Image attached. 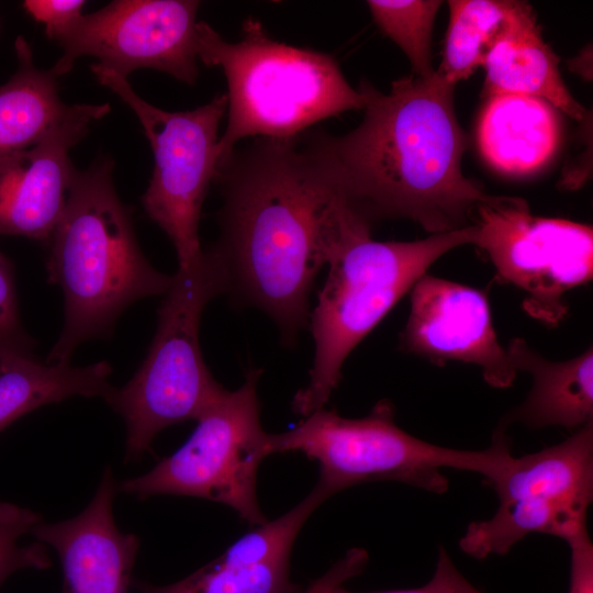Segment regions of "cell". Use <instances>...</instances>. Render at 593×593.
<instances>
[{
	"instance_id": "cell-1",
	"label": "cell",
	"mask_w": 593,
	"mask_h": 593,
	"mask_svg": "<svg viewBox=\"0 0 593 593\" xmlns=\"http://www.w3.org/2000/svg\"><path fill=\"white\" fill-rule=\"evenodd\" d=\"M457 85L435 74L391 83L389 92L363 80V118L350 132L300 135L324 184L362 223L406 219L429 235L473 225L490 200L462 174L467 136L458 122Z\"/></svg>"
},
{
	"instance_id": "cell-2",
	"label": "cell",
	"mask_w": 593,
	"mask_h": 593,
	"mask_svg": "<svg viewBox=\"0 0 593 593\" xmlns=\"http://www.w3.org/2000/svg\"><path fill=\"white\" fill-rule=\"evenodd\" d=\"M223 204L214 247L227 292L266 313L286 346L309 327L314 281L335 254L345 208L324 184L300 136L236 147L214 180Z\"/></svg>"
},
{
	"instance_id": "cell-3",
	"label": "cell",
	"mask_w": 593,
	"mask_h": 593,
	"mask_svg": "<svg viewBox=\"0 0 593 593\" xmlns=\"http://www.w3.org/2000/svg\"><path fill=\"white\" fill-rule=\"evenodd\" d=\"M113 166L101 156L75 169L47 242V280L61 289L65 305L63 329L46 358L51 363L70 362L81 343L109 336L127 306L164 295L174 281L144 256L131 211L114 187Z\"/></svg>"
},
{
	"instance_id": "cell-4",
	"label": "cell",
	"mask_w": 593,
	"mask_h": 593,
	"mask_svg": "<svg viewBox=\"0 0 593 593\" xmlns=\"http://www.w3.org/2000/svg\"><path fill=\"white\" fill-rule=\"evenodd\" d=\"M195 51L205 66L221 68L227 82L219 166L244 138L293 139L320 121L363 109V94L333 56L279 42L254 18L243 22L235 43L199 21Z\"/></svg>"
},
{
	"instance_id": "cell-5",
	"label": "cell",
	"mask_w": 593,
	"mask_h": 593,
	"mask_svg": "<svg viewBox=\"0 0 593 593\" xmlns=\"http://www.w3.org/2000/svg\"><path fill=\"white\" fill-rule=\"evenodd\" d=\"M474 238V225L414 242H378L369 230L349 232L327 265L310 312L313 363L307 385L293 396L292 411L305 417L324 409L357 345L437 259L456 247L473 245Z\"/></svg>"
},
{
	"instance_id": "cell-6",
	"label": "cell",
	"mask_w": 593,
	"mask_h": 593,
	"mask_svg": "<svg viewBox=\"0 0 593 593\" xmlns=\"http://www.w3.org/2000/svg\"><path fill=\"white\" fill-rule=\"evenodd\" d=\"M270 452L296 451L320 467L316 483L331 497L350 486L395 481L441 494L449 481L444 469L475 472L489 483L507 467L510 438L497 428L491 446L465 450L419 439L395 422L389 400H381L360 418H348L325 407L305 416L291 429L269 434Z\"/></svg>"
},
{
	"instance_id": "cell-7",
	"label": "cell",
	"mask_w": 593,
	"mask_h": 593,
	"mask_svg": "<svg viewBox=\"0 0 593 593\" xmlns=\"http://www.w3.org/2000/svg\"><path fill=\"white\" fill-rule=\"evenodd\" d=\"M227 289V269L214 246L178 268L144 361L105 400L125 422V461L141 458L163 429L197 419L226 390L203 359L199 329L208 303Z\"/></svg>"
},
{
	"instance_id": "cell-8",
	"label": "cell",
	"mask_w": 593,
	"mask_h": 593,
	"mask_svg": "<svg viewBox=\"0 0 593 593\" xmlns=\"http://www.w3.org/2000/svg\"><path fill=\"white\" fill-rule=\"evenodd\" d=\"M262 370L251 368L239 388L224 393L195 421L186 443L150 471L120 488L141 500L161 494L222 503L259 526L268 519L257 497V472L271 455L260 422L257 387Z\"/></svg>"
},
{
	"instance_id": "cell-9",
	"label": "cell",
	"mask_w": 593,
	"mask_h": 593,
	"mask_svg": "<svg viewBox=\"0 0 593 593\" xmlns=\"http://www.w3.org/2000/svg\"><path fill=\"white\" fill-rule=\"evenodd\" d=\"M98 82L112 90L138 119L149 142L154 169L142 205L171 240L179 268L203 253L199 237L202 205L219 167L220 123L226 94L192 110L167 111L141 98L126 78L93 63Z\"/></svg>"
},
{
	"instance_id": "cell-10",
	"label": "cell",
	"mask_w": 593,
	"mask_h": 593,
	"mask_svg": "<svg viewBox=\"0 0 593 593\" xmlns=\"http://www.w3.org/2000/svg\"><path fill=\"white\" fill-rule=\"evenodd\" d=\"M488 484L497 495L492 517L471 523L459 539L477 559L505 555L533 533L568 540L588 529L593 500V422L563 441L513 457Z\"/></svg>"
},
{
	"instance_id": "cell-11",
	"label": "cell",
	"mask_w": 593,
	"mask_h": 593,
	"mask_svg": "<svg viewBox=\"0 0 593 593\" xmlns=\"http://www.w3.org/2000/svg\"><path fill=\"white\" fill-rule=\"evenodd\" d=\"M473 225V245L490 259L500 280L525 293V312L558 325L568 313L566 294L592 280V226L534 215L526 200L504 195L480 203Z\"/></svg>"
},
{
	"instance_id": "cell-12",
	"label": "cell",
	"mask_w": 593,
	"mask_h": 593,
	"mask_svg": "<svg viewBox=\"0 0 593 593\" xmlns=\"http://www.w3.org/2000/svg\"><path fill=\"white\" fill-rule=\"evenodd\" d=\"M195 0H114L81 14L54 41L63 49L51 68L68 74L80 57L97 58L123 78L141 68L166 72L187 85L198 79Z\"/></svg>"
},
{
	"instance_id": "cell-13",
	"label": "cell",
	"mask_w": 593,
	"mask_h": 593,
	"mask_svg": "<svg viewBox=\"0 0 593 593\" xmlns=\"http://www.w3.org/2000/svg\"><path fill=\"white\" fill-rule=\"evenodd\" d=\"M410 292L401 350L437 366L448 361L478 366L494 388L513 384L518 373L497 339L484 291L425 273Z\"/></svg>"
},
{
	"instance_id": "cell-14",
	"label": "cell",
	"mask_w": 593,
	"mask_h": 593,
	"mask_svg": "<svg viewBox=\"0 0 593 593\" xmlns=\"http://www.w3.org/2000/svg\"><path fill=\"white\" fill-rule=\"evenodd\" d=\"M109 103H77L74 112L29 148L0 156V236L47 243L67 202L76 167L69 153Z\"/></svg>"
},
{
	"instance_id": "cell-15",
	"label": "cell",
	"mask_w": 593,
	"mask_h": 593,
	"mask_svg": "<svg viewBox=\"0 0 593 593\" xmlns=\"http://www.w3.org/2000/svg\"><path fill=\"white\" fill-rule=\"evenodd\" d=\"M118 492L110 467L88 506L69 519L32 529L35 538L52 546L63 568L61 593H130L139 538L122 533L113 517Z\"/></svg>"
},
{
	"instance_id": "cell-16",
	"label": "cell",
	"mask_w": 593,
	"mask_h": 593,
	"mask_svg": "<svg viewBox=\"0 0 593 593\" xmlns=\"http://www.w3.org/2000/svg\"><path fill=\"white\" fill-rule=\"evenodd\" d=\"M516 372L533 378L526 400L508 411L499 428L513 423L533 429L550 426L578 430L593 422V349L563 361H551L533 349L523 338H513L506 348Z\"/></svg>"
},
{
	"instance_id": "cell-17",
	"label": "cell",
	"mask_w": 593,
	"mask_h": 593,
	"mask_svg": "<svg viewBox=\"0 0 593 593\" xmlns=\"http://www.w3.org/2000/svg\"><path fill=\"white\" fill-rule=\"evenodd\" d=\"M559 141V116L547 101L518 93L489 97L478 125V144L500 172H535L551 159Z\"/></svg>"
},
{
	"instance_id": "cell-18",
	"label": "cell",
	"mask_w": 593,
	"mask_h": 593,
	"mask_svg": "<svg viewBox=\"0 0 593 593\" xmlns=\"http://www.w3.org/2000/svg\"><path fill=\"white\" fill-rule=\"evenodd\" d=\"M443 60L436 74L449 83L467 79L499 42L538 29L533 8L514 0H450Z\"/></svg>"
},
{
	"instance_id": "cell-19",
	"label": "cell",
	"mask_w": 593,
	"mask_h": 593,
	"mask_svg": "<svg viewBox=\"0 0 593 593\" xmlns=\"http://www.w3.org/2000/svg\"><path fill=\"white\" fill-rule=\"evenodd\" d=\"M111 365L51 363L35 355L14 357L0 365V432L25 414L75 395L108 399Z\"/></svg>"
},
{
	"instance_id": "cell-20",
	"label": "cell",
	"mask_w": 593,
	"mask_h": 593,
	"mask_svg": "<svg viewBox=\"0 0 593 593\" xmlns=\"http://www.w3.org/2000/svg\"><path fill=\"white\" fill-rule=\"evenodd\" d=\"M18 67L0 86V156L36 144L52 128L66 120L76 104L59 97L57 76L38 68L24 36L14 42Z\"/></svg>"
},
{
	"instance_id": "cell-21",
	"label": "cell",
	"mask_w": 593,
	"mask_h": 593,
	"mask_svg": "<svg viewBox=\"0 0 593 593\" xmlns=\"http://www.w3.org/2000/svg\"><path fill=\"white\" fill-rule=\"evenodd\" d=\"M559 57L542 40L540 29L505 38L490 51L483 67L489 96L518 93L540 98L577 121L586 119V109L567 88Z\"/></svg>"
},
{
	"instance_id": "cell-22",
	"label": "cell",
	"mask_w": 593,
	"mask_h": 593,
	"mask_svg": "<svg viewBox=\"0 0 593 593\" xmlns=\"http://www.w3.org/2000/svg\"><path fill=\"white\" fill-rule=\"evenodd\" d=\"M290 561L259 560L234 541L216 559L168 584L132 581L139 593H300Z\"/></svg>"
},
{
	"instance_id": "cell-23",
	"label": "cell",
	"mask_w": 593,
	"mask_h": 593,
	"mask_svg": "<svg viewBox=\"0 0 593 593\" xmlns=\"http://www.w3.org/2000/svg\"><path fill=\"white\" fill-rule=\"evenodd\" d=\"M373 21L409 58L413 75L429 78L435 74L432 32L438 0H369Z\"/></svg>"
},
{
	"instance_id": "cell-24",
	"label": "cell",
	"mask_w": 593,
	"mask_h": 593,
	"mask_svg": "<svg viewBox=\"0 0 593 593\" xmlns=\"http://www.w3.org/2000/svg\"><path fill=\"white\" fill-rule=\"evenodd\" d=\"M42 516L26 507L0 501V589L13 572L26 568L46 570L52 566L47 547L38 541L19 546L21 536L32 533Z\"/></svg>"
},
{
	"instance_id": "cell-25",
	"label": "cell",
	"mask_w": 593,
	"mask_h": 593,
	"mask_svg": "<svg viewBox=\"0 0 593 593\" xmlns=\"http://www.w3.org/2000/svg\"><path fill=\"white\" fill-rule=\"evenodd\" d=\"M367 562L368 552L362 548H353L323 577L313 581L303 593H356L347 591L344 583L360 574ZM460 572L455 567L446 549L439 547L435 572L425 585L415 589L368 593H458L457 581Z\"/></svg>"
},
{
	"instance_id": "cell-26",
	"label": "cell",
	"mask_w": 593,
	"mask_h": 593,
	"mask_svg": "<svg viewBox=\"0 0 593 593\" xmlns=\"http://www.w3.org/2000/svg\"><path fill=\"white\" fill-rule=\"evenodd\" d=\"M34 340L25 332L19 311L12 261L0 249V365L34 355Z\"/></svg>"
},
{
	"instance_id": "cell-27",
	"label": "cell",
	"mask_w": 593,
	"mask_h": 593,
	"mask_svg": "<svg viewBox=\"0 0 593 593\" xmlns=\"http://www.w3.org/2000/svg\"><path fill=\"white\" fill-rule=\"evenodd\" d=\"M83 0H25V12L36 22L44 24L48 38L55 40L81 14Z\"/></svg>"
},
{
	"instance_id": "cell-28",
	"label": "cell",
	"mask_w": 593,
	"mask_h": 593,
	"mask_svg": "<svg viewBox=\"0 0 593 593\" xmlns=\"http://www.w3.org/2000/svg\"><path fill=\"white\" fill-rule=\"evenodd\" d=\"M570 548L569 593H593V545L588 529L567 540Z\"/></svg>"
},
{
	"instance_id": "cell-29",
	"label": "cell",
	"mask_w": 593,
	"mask_h": 593,
	"mask_svg": "<svg viewBox=\"0 0 593 593\" xmlns=\"http://www.w3.org/2000/svg\"><path fill=\"white\" fill-rule=\"evenodd\" d=\"M568 68L585 80H592V48L584 47L581 53L567 61Z\"/></svg>"
},
{
	"instance_id": "cell-30",
	"label": "cell",
	"mask_w": 593,
	"mask_h": 593,
	"mask_svg": "<svg viewBox=\"0 0 593 593\" xmlns=\"http://www.w3.org/2000/svg\"><path fill=\"white\" fill-rule=\"evenodd\" d=\"M457 589L459 593H481L462 574L458 579Z\"/></svg>"
}]
</instances>
